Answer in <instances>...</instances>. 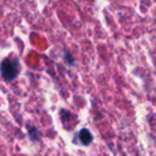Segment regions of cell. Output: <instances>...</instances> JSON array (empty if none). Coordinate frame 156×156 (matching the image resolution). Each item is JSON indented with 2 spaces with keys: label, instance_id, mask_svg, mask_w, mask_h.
I'll use <instances>...</instances> for the list:
<instances>
[{
  "label": "cell",
  "instance_id": "1",
  "mask_svg": "<svg viewBox=\"0 0 156 156\" xmlns=\"http://www.w3.org/2000/svg\"><path fill=\"white\" fill-rule=\"evenodd\" d=\"M20 71L18 58H5L0 63V75L5 81H13L16 79Z\"/></svg>",
  "mask_w": 156,
  "mask_h": 156
},
{
  "label": "cell",
  "instance_id": "2",
  "mask_svg": "<svg viewBox=\"0 0 156 156\" xmlns=\"http://www.w3.org/2000/svg\"><path fill=\"white\" fill-rule=\"evenodd\" d=\"M78 137H79V140H80L81 144L83 145H90L92 143V141H93V136H92L91 132L88 128L80 129V132L78 134Z\"/></svg>",
  "mask_w": 156,
  "mask_h": 156
},
{
  "label": "cell",
  "instance_id": "3",
  "mask_svg": "<svg viewBox=\"0 0 156 156\" xmlns=\"http://www.w3.org/2000/svg\"><path fill=\"white\" fill-rule=\"evenodd\" d=\"M29 132V137L32 141H39L41 138V134H40L39 129L35 126H30L28 129Z\"/></svg>",
  "mask_w": 156,
  "mask_h": 156
},
{
  "label": "cell",
  "instance_id": "4",
  "mask_svg": "<svg viewBox=\"0 0 156 156\" xmlns=\"http://www.w3.org/2000/svg\"><path fill=\"white\" fill-rule=\"evenodd\" d=\"M64 60H65V62H66L67 66L72 67L75 65V59H74L73 57L69 55V52L66 51V50L64 51Z\"/></svg>",
  "mask_w": 156,
  "mask_h": 156
}]
</instances>
